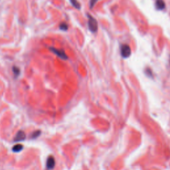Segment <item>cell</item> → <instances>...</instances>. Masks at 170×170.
Listing matches in <instances>:
<instances>
[{"label": "cell", "mask_w": 170, "mask_h": 170, "mask_svg": "<svg viewBox=\"0 0 170 170\" xmlns=\"http://www.w3.org/2000/svg\"><path fill=\"white\" fill-rule=\"evenodd\" d=\"M88 27L89 30L92 33H96L98 29V25L96 20L90 15H88Z\"/></svg>", "instance_id": "6da1fadb"}, {"label": "cell", "mask_w": 170, "mask_h": 170, "mask_svg": "<svg viewBox=\"0 0 170 170\" xmlns=\"http://www.w3.org/2000/svg\"><path fill=\"white\" fill-rule=\"evenodd\" d=\"M41 130H38L34 131L31 134V139H36V138H37L40 135H41Z\"/></svg>", "instance_id": "30bf717a"}, {"label": "cell", "mask_w": 170, "mask_h": 170, "mask_svg": "<svg viewBox=\"0 0 170 170\" xmlns=\"http://www.w3.org/2000/svg\"><path fill=\"white\" fill-rule=\"evenodd\" d=\"M12 71H13V73L15 78H18V76L20 75V73H21L20 69L17 67V66H13V67Z\"/></svg>", "instance_id": "ba28073f"}, {"label": "cell", "mask_w": 170, "mask_h": 170, "mask_svg": "<svg viewBox=\"0 0 170 170\" xmlns=\"http://www.w3.org/2000/svg\"><path fill=\"white\" fill-rule=\"evenodd\" d=\"M169 66H170V57H169Z\"/></svg>", "instance_id": "5bb4252c"}, {"label": "cell", "mask_w": 170, "mask_h": 170, "mask_svg": "<svg viewBox=\"0 0 170 170\" xmlns=\"http://www.w3.org/2000/svg\"><path fill=\"white\" fill-rule=\"evenodd\" d=\"M59 29H60L61 31H67L68 30V29H69V26H68L67 23L63 22L61 23L60 25H59Z\"/></svg>", "instance_id": "8fae6325"}, {"label": "cell", "mask_w": 170, "mask_h": 170, "mask_svg": "<svg viewBox=\"0 0 170 170\" xmlns=\"http://www.w3.org/2000/svg\"><path fill=\"white\" fill-rule=\"evenodd\" d=\"M131 49L127 44H123L120 47V54L124 59H127L131 55Z\"/></svg>", "instance_id": "7a4b0ae2"}, {"label": "cell", "mask_w": 170, "mask_h": 170, "mask_svg": "<svg viewBox=\"0 0 170 170\" xmlns=\"http://www.w3.org/2000/svg\"><path fill=\"white\" fill-rule=\"evenodd\" d=\"M146 73L147 74V75L148 76H152L153 75H152V71H151V70L150 69H147L146 70Z\"/></svg>", "instance_id": "4fadbf2b"}, {"label": "cell", "mask_w": 170, "mask_h": 170, "mask_svg": "<svg viewBox=\"0 0 170 170\" xmlns=\"http://www.w3.org/2000/svg\"><path fill=\"white\" fill-rule=\"evenodd\" d=\"M70 2H71L72 5H73L75 9H80L81 5H80V3L77 1V0H70Z\"/></svg>", "instance_id": "9c48e42d"}, {"label": "cell", "mask_w": 170, "mask_h": 170, "mask_svg": "<svg viewBox=\"0 0 170 170\" xmlns=\"http://www.w3.org/2000/svg\"><path fill=\"white\" fill-rule=\"evenodd\" d=\"M26 138V134L22 130H20L17 132L16 135L14 137V142H19L23 141Z\"/></svg>", "instance_id": "5b68a950"}, {"label": "cell", "mask_w": 170, "mask_h": 170, "mask_svg": "<svg viewBox=\"0 0 170 170\" xmlns=\"http://www.w3.org/2000/svg\"><path fill=\"white\" fill-rule=\"evenodd\" d=\"M23 150V146L22 145V144H16V145H15L12 148V151L13 152H16V153L20 152Z\"/></svg>", "instance_id": "52a82bcc"}, {"label": "cell", "mask_w": 170, "mask_h": 170, "mask_svg": "<svg viewBox=\"0 0 170 170\" xmlns=\"http://www.w3.org/2000/svg\"><path fill=\"white\" fill-rule=\"evenodd\" d=\"M55 159L53 156H50L47 159L46 169L47 170H52L55 167Z\"/></svg>", "instance_id": "277c9868"}, {"label": "cell", "mask_w": 170, "mask_h": 170, "mask_svg": "<svg viewBox=\"0 0 170 170\" xmlns=\"http://www.w3.org/2000/svg\"><path fill=\"white\" fill-rule=\"evenodd\" d=\"M98 1V0H90V9H92L93 7H94V5L96 3V2Z\"/></svg>", "instance_id": "7c38bea8"}, {"label": "cell", "mask_w": 170, "mask_h": 170, "mask_svg": "<svg viewBox=\"0 0 170 170\" xmlns=\"http://www.w3.org/2000/svg\"><path fill=\"white\" fill-rule=\"evenodd\" d=\"M156 7L158 10H163L165 8V3L163 0H156Z\"/></svg>", "instance_id": "8992f818"}, {"label": "cell", "mask_w": 170, "mask_h": 170, "mask_svg": "<svg viewBox=\"0 0 170 170\" xmlns=\"http://www.w3.org/2000/svg\"><path fill=\"white\" fill-rule=\"evenodd\" d=\"M49 49L51 50V51L57 55V57H59V58L63 59V60H67V59H68L67 55L63 50L59 49L53 47H49Z\"/></svg>", "instance_id": "3957f363"}]
</instances>
